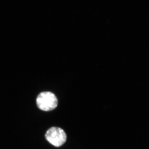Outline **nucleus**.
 <instances>
[{
    "instance_id": "obj_1",
    "label": "nucleus",
    "mask_w": 149,
    "mask_h": 149,
    "mask_svg": "<svg viewBox=\"0 0 149 149\" xmlns=\"http://www.w3.org/2000/svg\"><path fill=\"white\" fill-rule=\"evenodd\" d=\"M58 104L57 98L54 93L44 92L39 94L37 98V107L44 111H49L54 109Z\"/></svg>"
},
{
    "instance_id": "obj_2",
    "label": "nucleus",
    "mask_w": 149,
    "mask_h": 149,
    "mask_svg": "<svg viewBox=\"0 0 149 149\" xmlns=\"http://www.w3.org/2000/svg\"><path fill=\"white\" fill-rule=\"evenodd\" d=\"M47 141L54 146H61L66 141V133L61 128L52 127L47 131L45 134Z\"/></svg>"
}]
</instances>
